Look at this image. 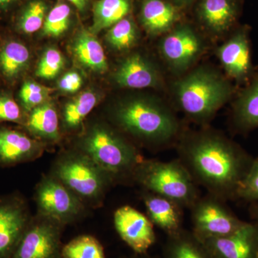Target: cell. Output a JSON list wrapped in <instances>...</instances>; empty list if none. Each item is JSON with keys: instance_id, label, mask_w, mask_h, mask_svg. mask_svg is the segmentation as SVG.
I'll return each mask as SVG.
<instances>
[{"instance_id": "cell-15", "label": "cell", "mask_w": 258, "mask_h": 258, "mask_svg": "<svg viewBox=\"0 0 258 258\" xmlns=\"http://www.w3.org/2000/svg\"><path fill=\"white\" fill-rule=\"evenodd\" d=\"M202 50L198 35L189 27L181 26L163 38L161 51L174 69L183 70L190 66Z\"/></svg>"}, {"instance_id": "cell-14", "label": "cell", "mask_w": 258, "mask_h": 258, "mask_svg": "<svg viewBox=\"0 0 258 258\" xmlns=\"http://www.w3.org/2000/svg\"><path fill=\"white\" fill-rule=\"evenodd\" d=\"M45 149L43 142L23 132L0 128V166L8 167L35 161Z\"/></svg>"}, {"instance_id": "cell-20", "label": "cell", "mask_w": 258, "mask_h": 258, "mask_svg": "<svg viewBox=\"0 0 258 258\" xmlns=\"http://www.w3.org/2000/svg\"><path fill=\"white\" fill-rule=\"evenodd\" d=\"M25 126L40 140L57 142L60 139L59 118L55 107L46 102L32 109L27 117Z\"/></svg>"}, {"instance_id": "cell-23", "label": "cell", "mask_w": 258, "mask_h": 258, "mask_svg": "<svg viewBox=\"0 0 258 258\" xmlns=\"http://www.w3.org/2000/svg\"><path fill=\"white\" fill-rule=\"evenodd\" d=\"M202 18L209 28L215 32L227 31L233 26L238 16L235 0H203Z\"/></svg>"}, {"instance_id": "cell-26", "label": "cell", "mask_w": 258, "mask_h": 258, "mask_svg": "<svg viewBox=\"0 0 258 258\" xmlns=\"http://www.w3.org/2000/svg\"><path fill=\"white\" fill-rule=\"evenodd\" d=\"M98 101L97 95L91 91L83 92L69 101L64 106L62 113L64 127L69 130L79 128Z\"/></svg>"}, {"instance_id": "cell-36", "label": "cell", "mask_w": 258, "mask_h": 258, "mask_svg": "<svg viewBox=\"0 0 258 258\" xmlns=\"http://www.w3.org/2000/svg\"><path fill=\"white\" fill-rule=\"evenodd\" d=\"M25 0H0V15L9 14L23 4Z\"/></svg>"}, {"instance_id": "cell-29", "label": "cell", "mask_w": 258, "mask_h": 258, "mask_svg": "<svg viewBox=\"0 0 258 258\" xmlns=\"http://www.w3.org/2000/svg\"><path fill=\"white\" fill-rule=\"evenodd\" d=\"M106 40L115 50L131 48L138 40V30L135 23L132 19H122L110 29L107 33Z\"/></svg>"}, {"instance_id": "cell-24", "label": "cell", "mask_w": 258, "mask_h": 258, "mask_svg": "<svg viewBox=\"0 0 258 258\" xmlns=\"http://www.w3.org/2000/svg\"><path fill=\"white\" fill-rule=\"evenodd\" d=\"M141 19L148 32L158 35L167 31L175 23L177 12L173 5L164 0H144Z\"/></svg>"}, {"instance_id": "cell-2", "label": "cell", "mask_w": 258, "mask_h": 258, "mask_svg": "<svg viewBox=\"0 0 258 258\" xmlns=\"http://www.w3.org/2000/svg\"><path fill=\"white\" fill-rule=\"evenodd\" d=\"M120 130L146 145L164 147L181 136L179 120L169 107L150 98H133L122 102L113 112Z\"/></svg>"}, {"instance_id": "cell-34", "label": "cell", "mask_w": 258, "mask_h": 258, "mask_svg": "<svg viewBox=\"0 0 258 258\" xmlns=\"http://www.w3.org/2000/svg\"><path fill=\"white\" fill-rule=\"evenodd\" d=\"M0 122L25 124V120H24L21 108L10 95H0Z\"/></svg>"}, {"instance_id": "cell-16", "label": "cell", "mask_w": 258, "mask_h": 258, "mask_svg": "<svg viewBox=\"0 0 258 258\" xmlns=\"http://www.w3.org/2000/svg\"><path fill=\"white\" fill-rule=\"evenodd\" d=\"M115 82L127 88H156L161 86V76L154 64L143 56L134 54L122 61L114 74Z\"/></svg>"}, {"instance_id": "cell-35", "label": "cell", "mask_w": 258, "mask_h": 258, "mask_svg": "<svg viewBox=\"0 0 258 258\" xmlns=\"http://www.w3.org/2000/svg\"><path fill=\"white\" fill-rule=\"evenodd\" d=\"M83 85V79L77 72H69L64 74L58 82L60 91L66 93H75L79 91Z\"/></svg>"}, {"instance_id": "cell-9", "label": "cell", "mask_w": 258, "mask_h": 258, "mask_svg": "<svg viewBox=\"0 0 258 258\" xmlns=\"http://www.w3.org/2000/svg\"><path fill=\"white\" fill-rule=\"evenodd\" d=\"M64 225L37 213L32 217L11 258H62Z\"/></svg>"}, {"instance_id": "cell-37", "label": "cell", "mask_w": 258, "mask_h": 258, "mask_svg": "<svg viewBox=\"0 0 258 258\" xmlns=\"http://www.w3.org/2000/svg\"><path fill=\"white\" fill-rule=\"evenodd\" d=\"M249 215L253 221L258 222V200L249 203Z\"/></svg>"}, {"instance_id": "cell-32", "label": "cell", "mask_w": 258, "mask_h": 258, "mask_svg": "<svg viewBox=\"0 0 258 258\" xmlns=\"http://www.w3.org/2000/svg\"><path fill=\"white\" fill-rule=\"evenodd\" d=\"M64 64V57L60 51L50 47L45 51L37 64L36 76L44 79H53L60 73Z\"/></svg>"}, {"instance_id": "cell-25", "label": "cell", "mask_w": 258, "mask_h": 258, "mask_svg": "<svg viewBox=\"0 0 258 258\" xmlns=\"http://www.w3.org/2000/svg\"><path fill=\"white\" fill-rule=\"evenodd\" d=\"M131 10L130 0H98L93 5L92 33L111 28L125 18Z\"/></svg>"}, {"instance_id": "cell-6", "label": "cell", "mask_w": 258, "mask_h": 258, "mask_svg": "<svg viewBox=\"0 0 258 258\" xmlns=\"http://www.w3.org/2000/svg\"><path fill=\"white\" fill-rule=\"evenodd\" d=\"M50 174L91 208L101 206L107 191L115 184L111 176L77 149L62 153L54 162Z\"/></svg>"}, {"instance_id": "cell-4", "label": "cell", "mask_w": 258, "mask_h": 258, "mask_svg": "<svg viewBox=\"0 0 258 258\" xmlns=\"http://www.w3.org/2000/svg\"><path fill=\"white\" fill-rule=\"evenodd\" d=\"M175 88L180 108L198 123L208 122L234 93L225 78L201 68L180 80Z\"/></svg>"}, {"instance_id": "cell-28", "label": "cell", "mask_w": 258, "mask_h": 258, "mask_svg": "<svg viewBox=\"0 0 258 258\" xmlns=\"http://www.w3.org/2000/svg\"><path fill=\"white\" fill-rule=\"evenodd\" d=\"M62 258H106L103 246L91 235H81L64 245Z\"/></svg>"}, {"instance_id": "cell-39", "label": "cell", "mask_w": 258, "mask_h": 258, "mask_svg": "<svg viewBox=\"0 0 258 258\" xmlns=\"http://www.w3.org/2000/svg\"><path fill=\"white\" fill-rule=\"evenodd\" d=\"M176 1L181 2V3H184V2H188L189 0H176Z\"/></svg>"}, {"instance_id": "cell-11", "label": "cell", "mask_w": 258, "mask_h": 258, "mask_svg": "<svg viewBox=\"0 0 258 258\" xmlns=\"http://www.w3.org/2000/svg\"><path fill=\"white\" fill-rule=\"evenodd\" d=\"M115 230L134 252L145 254L155 243L154 225L139 210L128 205L117 209L113 215Z\"/></svg>"}, {"instance_id": "cell-1", "label": "cell", "mask_w": 258, "mask_h": 258, "mask_svg": "<svg viewBox=\"0 0 258 258\" xmlns=\"http://www.w3.org/2000/svg\"><path fill=\"white\" fill-rule=\"evenodd\" d=\"M178 159L198 186L223 201L237 200V193L254 158L225 135L212 129L188 132L176 145Z\"/></svg>"}, {"instance_id": "cell-22", "label": "cell", "mask_w": 258, "mask_h": 258, "mask_svg": "<svg viewBox=\"0 0 258 258\" xmlns=\"http://www.w3.org/2000/svg\"><path fill=\"white\" fill-rule=\"evenodd\" d=\"M73 52L80 63L91 71L104 73L108 69L104 50L91 32L83 30L78 33L73 43Z\"/></svg>"}, {"instance_id": "cell-21", "label": "cell", "mask_w": 258, "mask_h": 258, "mask_svg": "<svg viewBox=\"0 0 258 258\" xmlns=\"http://www.w3.org/2000/svg\"><path fill=\"white\" fill-rule=\"evenodd\" d=\"M162 258H214L205 243L191 231L184 230L168 235Z\"/></svg>"}, {"instance_id": "cell-27", "label": "cell", "mask_w": 258, "mask_h": 258, "mask_svg": "<svg viewBox=\"0 0 258 258\" xmlns=\"http://www.w3.org/2000/svg\"><path fill=\"white\" fill-rule=\"evenodd\" d=\"M47 5L43 0H32L26 3L17 16L15 29L20 33H34L43 26L47 15Z\"/></svg>"}, {"instance_id": "cell-38", "label": "cell", "mask_w": 258, "mask_h": 258, "mask_svg": "<svg viewBox=\"0 0 258 258\" xmlns=\"http://www.w3.org/2000/svg\"><path fill=\"white\" fill-rule=\"evenodd\" d=\"M67 1L74 5L81 12L84 11L88 6V0H67Z\"/></svg>"}, {"instance_id": "cell-19", "label": "cell", "mask_w": 258, "mask_h": 258, "mask_svg": "<svg viewBox=\"0 0 258 258\" xmlns=\"http://www.w3.org/2000/svg\"><path fill=\"white\" fill-rule=\"evenodd\" d=\"M28 47L15 39H8L0 45V74L8 82H15L28 70L30 62Z\"/></svg>"}, {"instance_id": "cell-5", "label": "cell", "mask_w": 258, "mask_h": 258, "mask_svg": "<svg viewBox=\"0 0 258 258\" xmlns=\"http://www.w3.org/2000/svg\"><path fill=\"white\" fill-rule=\"evenodd\" d=\"M132 182L175 202L183 209L189 210L201 196L198 185L178 159H144L134 171Z\"/></svg>"}, {"instance_id": "cell-31", "label": "cell", "mask_w": 258, "mask_h": 258, "mask_svg": "<svg viewBox=\"0 0 258 258\" xmlns=\"http://www.w3.org/2000/svg\"><path fill=\"white\" fill-rule=\"evenodd\" d=\"M50 90L32 81L24 82L19 98L24 110L30 112L36 107L48 102Z\"/></svg>"}, {"instance_id": "cell-30", "label": "cell", "mask_w": 258, "mask_h": 258, "mask_svg": "<svg viewBox=\"0 0 258 258\" xmlns=\"http://www.w3.org/2000/svg\"><path fill=\"white\" fill-rule=\"evenodd\" d=\"M71 8L66 3H58L47 13L42 26L45 36H60L69 28L71 23Z\"/></svg>"}, {"instance_id": "cell-7", "label": "cell", "mask_w": 258, "mask_h": 258, "mask_svg": "<svg viewBox=\"0 0 258 258\" xmlns=\"http://www.w3.org/2000/svg\"><path fill=\"white\" fill-rule=\"evenodd\" d=\"M189 210L191 232L202 241L230 235L245 222L228 208L226 202L209 193L200 196Z\"/></svg>"}, {"instance_id": "cell-8", "label": "cell", "mask_w": 258, "mask_h": 258, "mask_svg": "<svg viewBox=\"0 0 258 258\" xmlns=\"http://www.w3.org/2000/svg\"><path fill=\"white\" fill-rule=\"evenodd\" d=\"M37 213L53 219L62 225L79 220L86 206L66 185L52 176H44L35 188Z\"/></svg>"}, {"instance_id": "cell-13", "label": "cell", "mask_w": 258, "mask_h": 258, "mask_svg": "<svg viewBox=\"0 0 258 258\" xmlns=\"http://www.w3.org/2000/svg\"><path fill=\"white\" fill-rule=\"evenodd\" d=\"M203 242L214 258H258V222H245L230 235Z\"/></svg>"}, {"instance_id": "cell-17", "label": "cell", "mask_w": 258, "mask_h": 258, "mask_svg": "<svg viewBox=\"0 0 258 258\" xmlns=\"http://www.w3.org/2000/svg\"><path fill=\"white\" fill-rule=\"evenodd\" d=\"M143 201L147 217L168 235H173L183 228L184 209L175 202L161 195L144 190Z\"/></svg>"}, {"instance_id": "cell-12", "label": "cell", "mask_w": 258, "mask_h": 258, "mask_svg": "<svg viewBox=\"0 0 258 258\" xmlns=\"http://www.w3.org/2000/svg\"><path fill=\"white\" fill-rule=\"evenodd\" d=\"M218 57L229 77L247 83L254 74L247 28H240L218 49Z\"/></svg>"}, {"instance_id": "cell-10", "label": "cell", "mask_w": 258, "mask_h": 258, "mask_svg": "<svg viewBox=\"0 0 258 258\" xmlns=\"http://www.w3.org/2000/svg\"><path fill=\"white\" fill-rule=\"evenodd\" d=\"M32 217L23 195L0 196V258L12 257Z\"/></svg>"}, {"instance_id": "cell-33", "label": "cell", "mask_w": 258, "mask_h": 258, "mask_svg": "<svg viewBox=\"0 0 258 258\" xmlns=\"http://www.w3.org/2000/svg\"><path fill=\"white\" fill-rule=\"evenodd\" d=\"M237 200L249 203L258 200V157L254 158L250 169L241 184Z\"/></svg>"}, {"instance_id": "cell-18", "label": "cell", "mask_w": 258, "mask_h": 258, "mask_svg": "<svg viewBox=\"0 0 258 258\" xmlns=\"http://www.w3.org/2000/svg\"><path fill=\"white\" fill-rule=\"evenodd\" d=\"M232 123L237 133L258 128V71L254 72L232 105Z\"/></svg>"}, {"instance_id": "cell-3", "label": "cell", "mask_w": 258, "mask_h": 258, "mask_svg": "<svg viewBox=\"0 0 258 258\" xmlns=\"http://www.w3.org/2000/svg\"><path fill=\"white\" fill-rule=\"evenodd\" d=\"M77 150L88 156L115 184L132 182L134 171L144 158L118 131L98 123L88 129Z\"/></svg>"}]
</instances>
